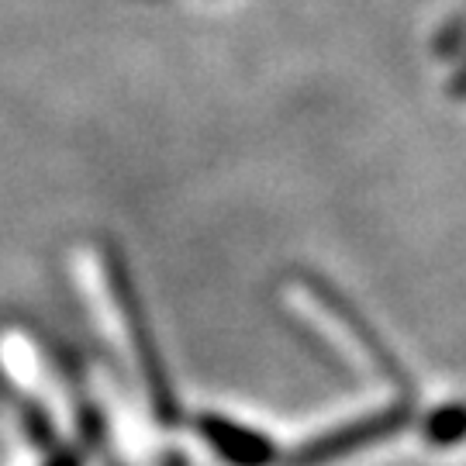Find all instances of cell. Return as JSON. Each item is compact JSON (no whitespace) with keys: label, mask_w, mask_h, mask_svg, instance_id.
Masks as SVG:
<instances>
[{"label":"cell","mask_w":466,"mask_h":466,"mask_svg":"<svg viewBox=\"0 0 466 466\" xmlns=\"http://www.w3.org/2000/svg\"><path fill=\"white\" fill-rule=\"evenodd\" d=\"M107 277H111V294H115L117 308H121V315H125V321H128V335H132L135 356H138V363H142V373H146V380H149L152 400H156V415L167 418V421H169V418H173V394H169V387H167V373H163L159 360H156V346H152L149 332H146V318H142V308H138V300H135L132 287H128V277H125V269H117V263H111Z\"/></svg>","instance_id":"obj_1"},{"label":"cell","mask_w":466,"mask_h":466,"mask_svg":"<svg viewBox=\"0 0 466 466\" xmlns=\"http://www.w3.org/2000/svg\"><path fill=\"white\" fill-rule=\"evenodd\" d=\"M200 432L208 435V442L215 446L225 460H232L238 466H263L269 460V446L263 442V435H252L246 429H238L232 421L221 418H204Z\"/></svg>","instance_id":"obj_2"},{"label":"cell","mask_w":466,"mask_h":466,"mask_svg":"<svg viewBox=\"0 0 466 466\" xmlns=\"http://www.w3.org/2000/svg\"><path fill=\"white\" fill-rule=\"evenodd\" d=\"M49 466H80V456H76V452H59Z\"/></svg>","instance_id":"obj_3"}]
</instances>
